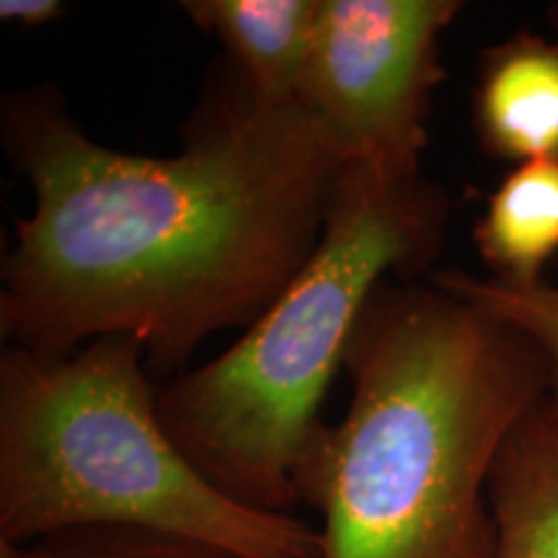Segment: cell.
<instances>
[{
    "mask_svg": "<svg viewBox=\"0 0 558 558\" xmlns=\"http://www.w3.org/2000/svg\"><path fill=\"white\" fill-rule=\"evenodd\" d=\"M352 403L300 473L320 558H497L492 473L548 399L525 333L437 284L388 279L354 326Z\"/></svg>",
    "mask_w": 558,
    "mask_h": 558,
    "instance_id": "7a4b0ae2",
    "label": "cell"
},
{
    "mask_svg": "<svg viewBox=\"0 0 558 558\" xmlns=\"http://www.w3.org/2000/svg\"><path fill=\"white\" fill-rule=\"evenodd\" d=\"M186 16L226 50V65L256 99L303 107L320 0H184Z\"/></svg>",
    "mask_w": 558,
    "mask_h": 558,
    "instance_id": "52a82bcc",
    "label": "cell"
},
{
    "mask_svg": "<svg viewBox=\"0 0 558 558\" xmlns=\"http://www.w3.org/2000/svg\"><path fill=\"white\" fill-rule=\"evenodd\" d=\"M65 13L68 9L60 0H3L0 3V19L19 26H45Z\"/></svg>",
    "mask_w": 558,
    "mask_h": 558,
    "instance_id": "7c38bea8",
    "label": "cell"
},
{
    "mask_svg": "<svg viewBox=\"0 0 558 558\" xmlns=\"http://www.w3.org/2000/svg\"><path fill=\"white\" fill-rule=\"evenodd\" d=\"M473 130L492 158L558 160V32H518L484 50Z\"/></svg>",
    "mask_w": 558,
    "mask_h": 558,
    "instance_id": "8992f818",
    "label": "cell"
},
{
    "mask_svg": "<svg viewBox=\"0 0 558 558\" xmlns=\"http://www.w3.org/2000/svg\"><path fill=\"white\" fill-rule=\"evenodd\" d=\"M448 222L435 181L347 166L303 271L220 357L156 390L160 422L202 476L246 507L292 512L362 311L383 282L432 267Z\"/></svg>",
    "mask_w": 558,
    "mask_h": 558,
    "instance_id": "3957f363",
    "label": "cell"
},
{
    "mask_svg": "<svg viewBox=\"0 0 558 558\" xmlns=\"http://www.w3.org/2000/svg\"><path fill=\"white\" fill-rule=\"evenodd\" d=\"M488 497L497 558H558V414L548 399L507 437Z\"/></svg>",
    "mask_w": 558,
    "mask_h": 558,
    "instance_id": "ba28073f",
    "label": "cell"
},
{
    "mask_svg": "<svg viewBox=\"0 0 558 558\" xmlns=\"http://www.w3.org/2000/svg\"><path fill=\"white\" fill-rule=\"evenodd\" d=\"M135 337L68 354H0V543L68 530L135 527L241 558H320V533L292 512L241 505L202 476L156 409Z\"/></svg>",
    "mask_w": 558,
    "mask_h": 558,
    "instance_id": "277c9868",
    "label": "cell"
},
{
    "mask_svg": "<svg viewBox=\"0 0 558 558\" xmlns=\"http://www.w3.org/2000/svg\"><path fill=\"white\" fill-rule=\"evenodd\" d=\"M34 209L0 264L5 347L68 354L135 337L179 378L213 333L248 329L311 262L347 158L305 107L256 99L228 65L177 156L104 148L50 86L0 101Z\"/></svg>",
    "mask_w": 558,
    "mask_h": 558,
    "instance_id": "6da1fadb",
    "label": "cell"
},
{
    "mask_svg": "<svg viewBox=\"0 0 558 558\" xmlns=\"http://www.w3.org/2000/svg\"><path fill=\"white\" fill-rule=\"evenodd\" d=\"M0 558H241L226 548L135 527L68 530L24 546L0 543Z\"/></svg>",
    "mask_w": 558,
    "mask_h": 558,
    "instance_id": "8fae6325",
    "label": "cell"
},
{
    "mask_svg": "<svg viewBox=\"0 0 558 558\" xmlns=\"http://www.w3.org/2000/svg\"><path fill=\"white\" fill-rule=\"evenodd\" d=\"M460 0H320L303 107L329 130L347 166L422 177L439 37Z\"/></svg>",
    "mask_w": 558,
    "mask_h": 558,
    "instance_id": "5b68a950",
    "label": "cell"
},
{
    "mask_svg": "<svg viewBox=\"0 0 558 558\" xmlns=\"http://www.w3.org/2000/svg\"><path fill=\"white\" fill-rule=\"evenodd\" d=\"M481 259L494 279L535 288L558 256V160L514 166L486 202L473 228Z\"/></svg>",
    "mask_w": 558,
    "mask_h": 558,
    "instance_id": "9c48e42d",
    "label": "cell"
},
{
    "mask_svg": "<svg viewBox=\"0 0 558 558\" xmlns=\"http://www.w3.org/2000/svg\"><path fill=\"white\" fill-rule=\"evenodd\" d=\"M432 284L460 300H469L488 316L505 320L541 349L548 367V403L558 414V288H512L494 277H476L460 269H445L432 277Z\"/></svg>",
    "mask_w": 558,
    "mask_h": 558,
    "instance_id": "30bf717a",
    "label": "cell"
}]
</instances>
